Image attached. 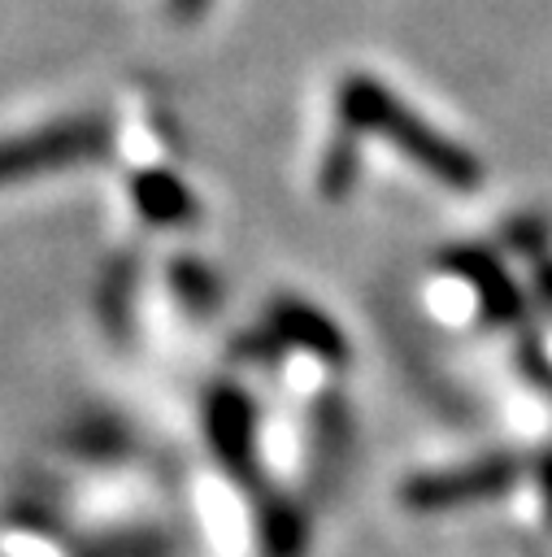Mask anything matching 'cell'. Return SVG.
Instances as JSON below:
<instances>
[{
    "instance_id": "obj_1",
    "label": "cell",
    "mask_w": 552,
    "mask_h": 557,
    "mask_svg": "<svg viewBox=\"0 0 552 557\" xmlns=\"http://www.w3.org/2000/svg\"><path fill=\"white\" fill-rule=\"evenodd\" d=\"M339 122H348L352 131H382L391 135V144H400L417 165H426L439 183L448 187H474L478 183V165L469 152L443 144V135H435L430 126H422L400 100H391L369 74H352L339 91Z\"/></svg>"
},
{
    "instance_id": "obj_2",
    "label": "cell",
    "mask_w": 552,
    "mask_h": 557,
    "mask_svg": "<svg viewBox=\"0 0 552 557\" xmlns=\"http://www.w3.org/2000/svg\"><path fill=\"white\" fill-rule=\"evenodd\" d=\"M504 479H509V466H500V461H482L474 470H452V474H422L404 487V505L443 509V505H456V500H478V496L500 492Z\"/></svg>"
}]
</instances>
